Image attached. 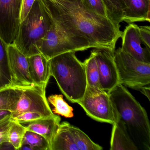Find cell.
Returning a JSON list of instances; mask_svg holds the SVG:
<instances>
[{
  "mask_svg": "<svg viewBox=\"0 0 150 150\" xmlns=\"http://www.w3.org/2000/svg\"><path fill=\"white\" fill-rule=\"evenodd\" d=\"M52 22L70 35L87 39L92 48L115 51L122 32L108 18L87 9L81 0H39Z\"/></svg>",
  "mask_w": 150,
  "mask_h": 150,
  "instance_id": "cell-1",
  "label": "cell"
},
{
  "mask_svg": "<svg viewBox=\"0 0 150 150\" xmlns=\"http://www.w3.org/2000/svg\"><path fill=\"white\" fill-rule=\"evenodd\" d=\"M117 121L123 125L139 150L150 149V125L145 110L125 86L118 83L108 92Z\"/></svg>",
  "mask_w": 150,
  "mask_h": 150,
  "instance_id": "cell-2",
  "label": "cell"
},
{
  "mask_svg": "<svg viewBox=\"0 0 150 150\" xmlns=\"http://www.w3.org/2000/svg\"><path fill=\"white\" fill-rule=\"evenodd\" d=\"M51 75L59 87L72 103H78L83 98L87 86L84 64L75 52L59 54L50 59Z\"/></svg>",
  "mask_w": 150,
  "mask_h": 150,
  "instance_id": "cell-3",
  "label": "cell"
},
{
  "mask_svg": "<svg viewBox=\"0 0 150 150\" xmlns=\"http://www.w3.org/2000/svg\"><path fill=\"white\" fill-rule=\"evenodd\" d=\"M52 24L41 1L35 0L29 13L20 23L13 44L27 57L40 54L43 41Z\"/></svg>",
  "mask_w": 150,
  "mask_h": 150,
  "instance_id": "cell-4",
  "label": "cell"
},
{
  "mask_svg": "<svg viewBox=\"0 0 150 150\" xmlns=\"http://www.w3.org/2000/svg\"><path fill=\"white\" fill-rule=\"evenodd\" d=\"M114 59L119 83L139 91L150 87V64L133 58L124 52L121 48L115 50Z\"/></svg>",
  "mask_w": 150,
  "mask_h": 150,
  "instance_id": "cell-5",
  "label": "cell"
},
{
  "mask_svg": "<svg viewBox=\"0 0 150 150\" xmlns=\"http://www.w3.org/2000/svg\"><path fill=\"white\" fill-rule=\"evenodd\" d=\"M52 26L43 41L40 51L41 54L48 60L62 53L92 48L85 38L66 33L52 21Z\"/></svg>",
  "mask_w": 150,
  "mask_h": 150,
  "instance_id": "cell-6",
  "label": "cell"
},
{
  "mask_svg": "<svg viewBox=\"0 0 150 150\" xmlns=\"http://www.w3.org/2000/svg\"><path fill=\"white\" fill-rule=\"evenodd\" d=\"M16 86L20 96L14 110L11 113V118L26 112H35L44 117L54 115L46 96L47 86L34 85Z\"/></svg>",
  "mask_w": 150,
  "mask_h": 150,
  "instance_id": "cell-7",
  "label": "cell"
},
{
  "mask_svg": "<svg viewBox=\"0 0 150 150\" xmlns=\"http://www.w3.org/2000/svg\"><path fill=\"white\" fill-rule=\"evenodd\" d=\"M93 119L113 125L116 122L115 110L108 93L87 87L83 98L78 103Z\"/></svg>",
  "mask_w": 150,
  "mask_h": 150,
  "instance_id": "cell-8",
  "label": "cell"
},
{
  "mask_svg": "<svg viewBox=\"0 0 150 150\" xmlns=\"http://www.w3.org/2000/svg\"><path fill=\"white\" fill-rule=\"evenodd\" d=\"M23 0H0V37L7 45L13 44L20 27Z\"/></svg>",
  "mask_w": 150,
  "mask_h": 150,
  "instance_id": "cell-9",
  "label": "cell"
},
{
  "mask_svg": "<svg viewBox=\"0 0 150 150\" xmlns=\"http://www.w3.org/2000/svg\"><path fill=\"white\" fill-rule=\"evenodd\" d=\"M91 52L97 63L101 87L104 91L109 92L119 83L114 59L115 51L106 48H95Z\"/></svg>",
  "mask_w": 150,
  "mask_h": 150,
  "instance_id": "cell-10",
  "label": "cell"
},
{
  "mask_svg": "<svg viewBox=\"0 0 150 150\" xmlns=\"http://www.w3.org/2000/svg\"><path fill=\"white\" fill-rule=\"evenodd\" d=\"M8 65L12 76V85L29 86L34 85L30 72L28 57L13 44L7 45Z\"/></svg>",
  "mask_w": 150,
  "mask_h": 150,
  "instance_id": "cell-11",
  "label": "cell"
},
{
  "mask_svg": "<svg viewBox=\"0 0 150 150\" xmlns=\"http://www.w3.org/2000/svg\"><path fill=\"white\" fill-rule=\"evenodd\" d=\"M139 26L129 23L122 33V50L140 62L150 64V49L143 47L139 36Z\"/></svg>",
  "mask_w": 150,
  "mask_h": 150,
  "instance_id": "cell-12",
  "label": "cell"
},
{
  "mask_svg": "<svg viewBox=\"0 0 150 150\" xmlns=\"http://www.w3.org/2000/svg\"><path fill=\"white\" fill-rule=\"evenodd\" d=\"M60 117L54 115L21 124L28 130L38 133L44 137L50 145L60 124Z\"/></svg>",
  "mask_w": 150,
  "mask_h": 150,
  "instance_id": "cell-13",
  "label": "cell"
},
{
  "mask_svg": "<svg viewBox=\"0 0 150 150\" xmlns=\"http://www.w3.org/2000/svg\"><path fill=\"white\" fill-rule=\"evenodd\" d=\"M28 58L30 72L34 84L47 86L51 76L50 60L41 53Z\"/></svg>",
  "mask_w": 150,
  "mask_h": 150,
  "instance_id": "cell-14",
  "label": "cell"
},
{
  "mask_svg": "<svg viewBox=\"0 0 150 150\" xmlns=\"http://www.w3.org/2000/svg\"><path fill=\"white\" fill-rule=\"evenodd\" d=\"M123 21L132 23L150 21V0H128Z\"/></svg>",
  "mask_w": 150,
  "mask_h": 150,
  "instance_id": "cell-15",
  "label": "cell"
},
{
  "mask_svg": "<svg viewBox=\"0 0 150 150\" xmlns=\"http://www.w3.org/2000/svg\"><path fill=\"white\" fill-rule=\"evenodd\" d=\"M70 124L60 123L50 144V150H79L69 129Z\"/></svg>",
  "mask_w": 150,
  "mask_h": 150,
  "instance_id": "cell-16",
  "label": "cell"
},
{
  "mask_svg": "<svg viewBox=\"0 0 150 150\" xmlns=\"http://www.w3.org/2000/svg\"><path fill=\"white\" fill-rule=\"evenodd\" d=\"M110 144V150H138L119 121L113 125Z\"/></svg>",
  "mask_w": 150,
  "mask_h": 150,
  "instance_id": "cell-17",
  "label": "cell"
},
{
  "mask_svg": "<svg viewBox=\"0 0 150 150\" xmlns=\"http://www.w3.org/2000/svg\"><path fill=\"white\" fill-rule=\"evenodd\" d=\"M103 1L106 7L108 18L117 28L120 29V23L123 20L128 0H103Z\"/></svg>",
  "mask_w": 150,
  "mask_h": 150,
  "instance_id": "cell-18",
  "label": "cell"
},
{
  "mask_svg": "<svg viewBox=\"0 0 150 150\" xmlns=\"http://www.w3.org/2000/svg\"><path fill=\"white\" fill-rule=\"evenodd\" d=\"M19 96V89L16 86L11 85L0 88V110L13 112Z\"/></svg>",
  "mask_w": 150,
  "mask_h": 150,
  "instance_id": "cell-19",
  "label": "cell"
},
{
  "mask_svg": "<svg viewBox=\"0 0 150 150\" xmlns=\"http://www.w3.org/2000/svg\"><path fill=\"white\" fill-rule=\"evenodd\" d=\"M86 71L87 86L96 90H103L101 87L97 63L93 53L91 52L88 58L83 62Z\"/></svg>",
  "mask_w": 150,
  "mask_h": 150,
  "instance_id": "cell-20",
  "label": "cell"
},
{
  "mask_svg": "<svg viewBox=\"0 0 150 150\" xmlns=\"http://www.w3.org/2000/svg\"><path fill=\"white\" fill-rule=\"evenodd\" d=\"M7 45L0 37V88L12 84L8 59Z\"/></svg>",
  "mask_w": 150,
  "mask_h": 150,
  "instance_id": "cell-21",
  "label": "cell"
},
{
  "mask_svg": "<svg viewBox=\"0 0 150 150\" xmlns=\"http://www.w3.org/2000/svg\"><path fill=\"white\" fill-rule=\"evenodd\" d=\"M74 142L79 150H102V147L93 142L91 139L80 129L69 125Z\"/></svg>",
  "mask_w": 150,
  "mask_h": 150,
  "instance_id": "cell-22",
  "label": "cell"
},
{
  "mask_svg": "<svg viewBox=\"0 0 150 150\" xmlns=\"http://www.w3.org/2000/svg\"><path fill=\"white\" fill-rule=\"evenodd\" d=\"M27 129L21 123L12 120L8 132V142L15 150H20Z\"/></svg>",
  "mask_w": 150,
  "mask_h": 150,
  "instance_id": "cell-23",
  "label": "cell"
},
{
  "mask_svg": "<svg viewBox=\"0 0 150 150\" xmlns=\"http://www.w3.org/2000/svg\"><path fill=\"white\" fill-rule=\"evenodd\" d=\"M28 145L32 150H50L49 141L42 135L27 130L22 145Z\"/></svg>",
  "mask_w": 150,
  "mask_h": 150,
  "instance_id": "cell-24",
  "label": "cell"
},
{
  "mask_svg": "<svg viewBox=\"0 0 150 150\" xmlns=\"http://www.w3.org/2000/svg\"><path fill=\"white\" fill-rule=\"evenodd\" d=\"M47 100L54 107L52 111L55 114L68 118L73 117V109L64 100L62 95H52L48 97Z\"/></svg>",
  "mask_w": 150,
  "mask_h": 150,
  "instance_id": "cell-25",
  "label": "cell"
},
{
  "mask_svg": "<svg viewBox=\"0 0 150 150\" xmlns=\"http://www.w3.org/2000/svg\"><path fill=\"white\" fill-rule=\"evenodd\" d=\"M83 6L89 11L102 17L108 18L107 10L103 0H81Z\"/></svg>",
  "mask_w": 150,
  "mask_h": 150,
  "instance_id": "cell-26",
  "label": "cell"
},
{
  "mask_svg": "<svg viewBox=\"0 0 150 150\" xmlns=\"http://www.w3.org/2000/svg\"><path fill=\"white\" fill-rule=\"evenodd\" d=\"M11 122V115L0 120V146L8 142V132Z\"/></svg>",
  "mask_w": 150,
  "mask_h": 150,
  "instance_id": "cell-27",
  "label": "cell"
},
{
  "mask_svg": "<svg viewBox=\"0 0 150 150\" xmlns=\"http://www.w3.org/2000/svg\"><path fill=\"white\" fill-rule=\"evenodd\" d=\"M45 117L42 115L35 112H26L18 115L14 118H11L12 120L17 121L21 123L30 122Z\"/></svg>",
  "mask_w": 150,
  "mask_h": 150,
  "instance_id": "cell-28",
  "label": "cell"
},
{
  "mask_svg": "<svg viewBox=\"0 0 150 150\" xmlns=\"http://www.w3.org/2000/svg\"><path fill=\"white\" fill-rule=\"evenodd\" d=\"M139 33L141 41L146 48L150 49V28L148 26H140Z\"/></svg>",
  "mask_w": 150,
  "mask_h": 150,
  "instance_id": "cell-29",
  "label": "cell"
},
{
  "mask_svg": "<svg viewBox=\"0 0 150 150\" xmlns=\"http://www.w3.org/2000/svg\"><path fill=\"white\" fill-rule=\"evenodd\" d=\"M35 0H23L20 13L21 23L25 20L32 9Z\"/></svg>",
  "mask_w": 150,
  "mask_h": 150,
  "instance_id": "cell-30",
  "label": "cell"
},
{
  "mask_svg": "<svg viewBox=\"0 0 150 150\" xmlns=\"http://www.w3.org/2000/svg\"><path fill=\"white\" fill-rule=\"evenodd\" d=\"M67 1H77V0H67Z\"/></svg>",
  "mask_w": 150,
  "mask_h": 150,
  "instance_id": "cell-31",
  "label": "cell"
}]
</instances>
